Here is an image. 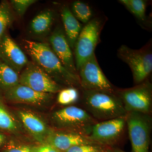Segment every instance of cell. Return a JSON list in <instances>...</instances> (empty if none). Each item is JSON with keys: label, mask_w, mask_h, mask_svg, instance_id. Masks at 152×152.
Masks as SVG:
<instances>
[{"label": "cell", "mask_w": 152, "mask_h": 152, "mask_svg": "<svg viewBox=\"0 0 152 152\" xmlns=\"http://www.w3.org/2000/svg\"><path fill=\"white\" fill-rule=\"evenodd\" d=\"M52 119L59 129L87 136L93 126L98 122L86 111L74 106L55 112Z\"/></svg>", "instance_id": "3"}, {"label": "cell", "mask_w": 152, "mask_h": 152, "mask_svg": "<svg viewBox=\"0 0 152 152\" xmlns=\"http://www.w3.org/2000/svg\"><path fill=\"white\" fill-rule=\"evenodd\" d=\"M33 152H61L54 147L46 143H42L39 145L34 146Z\"/></svg>", "instance_id": "27"}, {"label": "cell", "mask_w": 152, "mask_h": 152, "mask_svg": "<svg viewBox=\"0 0 152 152\" xmlns=\"http://www.w3.org/2000/svg\"><path fill=\"white\" fill-rule=\"evenodd\" d=\"M0 129L16 132L19 130L16 120L7 110L0 99Z\"/></svg>", "instance_id": "19"}, {"label": "cell", "mask_w": 152, "mask_h": 152, "mask_svg": "<svg viewBox=\"0 0 152 152\" xmlns=\"http://www.w3.org/2000/svg\"><path fill=\"white\" fill-rule=\"evenodd\" d=\"M117 55L130 68L136 85L146 80L151 73L152 52L150 43L139 50L123 45L118 50Z\"/></svg>", "instance_id": "4"}, {"label": "cell", "mask_w": 152, "mask_h": 152, "mask_svg": "<svg viewBox=\"0 0 152 152\" xmlns=\"http://www.w3.org/2000/svg\"><path fill=\"white\" fill-rule=\"evenodd\" d=\"M126 125V116L97 122L93 126L88 137L97 143H113L121 136Z\"/></svg>", "instance_id": "10"}, {"label": "cell", "mask_w": 152, "mask_h": 152, "mask_svg": "<svg viewBox=\"0 0 152 152\" xmlns=\"http://www.w3.org/2000/svg\"><path fill=\"white\" fill-rule=\"evenodd\" d=\"M20 75L0 59V90L4 92L19 84Z\"/></svg>", "instance_id": "18"}, {"label": "cell", "mask_w": 152, "mask_h": 152, "mask_svg": "<svg viewBox=\"0 0 152 152\" xmlns=\"http://www.w3.org/2000/svg\"><path fill=\"white\" fill-rule=\"evenodd\" d=\"M52 50L59 59L67 69L75 75H78L73 55L64 31L57 28L50 38Z\"/></svg>", "instance_id": "13"}, {"label": "cell", "mask_w": 152, "mask_h": 152, "mask_svg": "<svg viewBox=\"0 0 152 152\" xmlns=\"http://www.w3.org/2000/svg\"><path fill=\"white\" fill-rule=\"evenodd\" d=\"M19 84L39 92L55 94L61 90L57 82L34 62H28L22 70Z\"/></svg>", "instance_id": "9"}, {"label": "cell", "mask_w": 152, "mask_h": 152, "mask_svg": "<svg viewBox=\"0 0 152 152\" xmlns=\"http://www.w3.org/2000/svg\"><path fill=\"white\" fill-rule=\"evenodd\" d=\"M132 152H148L151 118L148 114L129 112L126 116Z\"/></svg>", "instance_id": "7"}, {"label": "cell", "mask_w": 152, "mask_h": 152, "mask_svg": "<svg viewBox=\"0 0 152 152\" xmlns=\"http://www.w3.org/2000/svg\"><path fill=\"white\" fill-rule=\"evenodd\" d=\"M54 19L53 12L47 10L36 16L31 23L30 28L32 32L36 35L45 34L50 28Z\"/></svg>", "instance_id": "17"}, {"label": "cell", "mask_w": 152, "mask_h": 152, "mask_svg": "<svg viewBox=\"0 0 152 152\" xmlns=\"http://www.w3.org/2000/svg\"><path fill=\"white\" fill-rule=\"evenodd\" d=\"M45 143L51 145L61 152H65L75 146L98 144L91 140L88 136L63 131H52Z\"/></svg>", "instance_id": "14"}, {"label": "cell", "mask_w": 152, "mask_h": 152, "mask_svg": "<svg viewBox=\"0 0 152 152\" xmlns=\"http://www.w3.org/2000/svg\"><path fill=\"white\" fill-rule=\"evenodd\" d=\"M34 147L25 144H16L10 142L2 152H33Z\"/></svg>", "instance_id": "25"}, {"label": "cell", "mask_w": 152, "mask_h": 152, "mask_svg": "<svg viewBox=\"0 0 152 152\" xmlns=\"http://www.w3.org/2000/svg\"><path fill=\"white\" fill-rule=\"evenodd\" d=\"M104 21L100 18L92 19L82 28L75 45V63L77 71L82 65L95 54L99 42Z\"/></svg>", "instance_id": "5"}, {"label": "cell", "mask_w": 152, "mask_h": 152, "mask_svg": "<svg viewBox=\"0 0 152 152\" xmlns=\"http://www.w3.org/2000/svg\"><path fill=\"white\" fill-rule=\"evenodd\" d=\"M61 16L65 31L66 37L71 48H74L82 29L81 24L74 16L67 7L63 8Z\"/></svg>", "instance_id": "16"}, {"label": "cell", "mask_w": 152, "mask_h": 152, "mask_svg": "<svg viewBox=\"0 0 152 152\" xmlns=\"http://www.w3.org/2000/svg\"><path fill=\"white\" fill-rule=\"evenodd\" d=\"M77 90L70 88L60 91L58 95V103L62 105H68L76 102L79 99Z\"/></svg>", "instance_id": "23"}, {"label": "cell", "mask_w": 152, "mask_h": 152, "mask_svg": "<svg viewBox=\"0 0 152 152\" xmlns=\"http://www.w3.org/2000/svg\"><path fill=\"white\" fill-rule=\"evenodd\" d=\"M24 43L25 48L34 62L52 78L69 86L80 85L78 75L71 72L63 65L48 45L27 40Z\"/></svg>", "instance_id": "1"}, {"label": "cell", "mask_w": 152, "mask_h": 152, "mask_svg": "<svg viewBox=\"0 0 152 152\" xmlns=\"http://www.w3.org/2000/svg\"><path fill=\"white\" fill-rule=\"evenodd\" d=\"M64 152H99V150L94 145H79L71 147Z\"/></svg>", "instance_id": "26"}, {"label": "cell", "mask_w": 152, "mask_h": 152, "mask_svg": "<svg viewBox=\"0 0 152 152\" xmlns=\"http://www.w3.org/2000/svg\"><path fill=\"white\" fill-rule=\"evenodd\" d=\"M13 16L10 5L6 1L0 4V39L12 22Z\"/></svg>", "instance_id": "21"}, {"label": "cell", "mask_w": 152, "mask_h": 152, "mask_svg": "<svg viewBox=\"0 0 152 152\" xmlns=\"http://www.w3.org/2000/svg\"><path fill=\"white\" fill-rule=\"evenodd\" d=\"M36 1L35 0H12L11 3L18 15L23 16L30 6Z\"/></svg>", "instance_id": "24"}, {"label": "cell", "mask_w": 152, "mask_h": 152, "mask_svg": "<svg viewBox=\"0 0 152 152\" xmlns=\"http://www.w3.org/2000/svg\"><path fill=\"white\" fill-rule=\"evenodd\" d=\"M115 94L122 102L127 113L137 112L148 115L151 113L152 86L147 80L132 88L116 89Z\"/></svg>", "instance_id": "6"}, {"label": "cell", "mask_w": 152, "mask_h": 152, "mask_svg": "<svg viewBox=\"0 0 152 152\" xmlns=\"http://www.w3.org/2000/svg\"><path fill=\"white\" fill-rule=\"evenodd\" d=\"M19 118L25 129L36 140L44 143L51 130L41 118L32 112L20 111Z\"/></svg>", "instance_id": "15"}, {"label": "cell", "mask_w": 152, "mask_h": 152, "mask_svg": "<svg viewBox=\"0 0 152 152\" xmlns=\"http://www.w3.org/2000/svg\"><path fill=\"white\" fill-rule=\"evenodd\" d=\"M4 96L8 102L14 103L41 105L50 100L52 94L37 91L19 84L5 92Z\"/></svg>", "instance_id": "12"}, {"label": "cell", "mask_w": 152, "mask_h": 152, "mask_svg": "<svg viewBox=\"0 0 152 152\" xmlns=\"http://www.w3.org/2000/svg\"><path fill=\"white\" fill-rule=\"evenodd\" d=\"M119 2L141 21L145 20L146 3L143 0H120Z\"/></svg>", "instance_id": "22"}, {"label": "cell", "mask_w": 152, "mask_h": 152, "mask_svg": "<svg viewBox=\"0 0 152 152\" xmlns=\"http://www.w3.org/2000/svg\"><path fill=\"white\" fill-rule=\"evenodd\" d=\"M114 152H126L120 149H115L114 150Z\"/></svg>", "instance_id": "29"}, {"label": "cell", "mask_w": 152, "mask_h": 152, "mask_svg": "<svg viewBox=\"0 0 152 152\" xmlns=\"http://www.w3.org/2000/svg\"><path fill=\"white\" fill-rule=\"evenodd\" d=\"M86 110L96 121H101L126 116L122 102L115 93L99 91H84Z\"/></svg>", "instance_id": "2"}, {"label": "cell", "mask_w": 152, "mask_h": 152, "mask_svg": "<svg viewBox=\"0 0 152 152\" xmlns=\"http://www.w3.org/2000/svg\"><path fill=\"white\" fill-rule=\"evenodd\" d=\"M72 12L78 20L85 24L91 20L93 16V12L91 7L81 1H75L73 3Z\"/></svg>", "instance_id": "20"}, {"label": "cell", "mask_w": 152, "mask_h": 152, "mask_svg": "<svg viewBox=\"0 0 152 152\" xmlns=\"http://www.w3.org/2000/svg\"><path fill=\"white\" fill-rule=\"evenodd\" d=\"M78 72L80 85L83 91L115 92L116 89L102 71L95 54L82 65Z\"/></svg>", "instance_id": "8"}, {"label": "cell", "mask_w": 152, "mask_h": 152, "mask_svg": "<svg viewBox=\"0 0 152 152\" xmlns=\"http://www.w3.org/2000/svg\"><path fill=\"white\" fill-rule=\"evenodd\" d=\"M7 137L2 133L0 132V147L2 146L6 142Z\"/></svg>", "instance_id": "28"}, {"label": "cell", "mask_w": 152, "mask_h": 152, "mask_svg": "<svg viewBox=\"0 0 152 152\" xmlns=\"http://www.w3.org/2000/svg\"><path fill=\"white\" fill-rule=\"evenodd\" d=\"M0 59L19 74L29 62L20 48L6 34L0 39Z\"/></svg>", "instance_id": "11"}]
</instances>
